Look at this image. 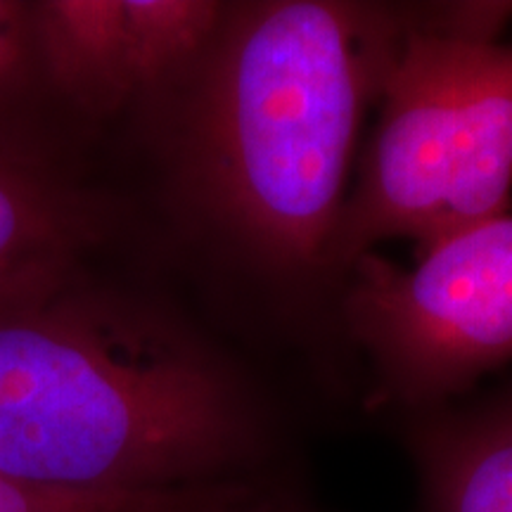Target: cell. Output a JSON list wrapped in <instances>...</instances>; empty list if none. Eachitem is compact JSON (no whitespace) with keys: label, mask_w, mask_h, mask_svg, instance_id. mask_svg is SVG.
I'll return each mask as SVG.
<instances>
[{"label":"cell","mask_w":512,"mask_h":512,"mask_svg":"<svg viewBox=\"0 0 512 512\" xmlns=\"http://www.w3.org/2000/svg\"><path fill=\"white\" fill-rule=\"evenodd\" d=\"M427 3L261 0L128 117L174 233L285 292L339 287L332 247L366 114Z\"/></svg>","instance_id":"6da1fadb"},{"label":"cell","mask_w":512,"mask_h":512,"mask_svg":"<svg viewBox=\"0 0 512 512\" xmlns=\"http://www.w3.org/2000/svg\"><path fill=\"white\" fill-rule=\"evenodd\" d=\"M264 394L183 313L91 266L0 309V475L169 494L268 472Z\"/></svg>","instance_id":"7a4b0ae2"},{"label":"cell","mask_w":512,"mask_h":512,"mask_svg":"<svg viewBox=\"0 0 512 512\" xmlns=\"http://www.w3.org/2000/svg\"><path fill=\"white\" fill-rule=\"evenodd\" d=\"M432 12L427 3L384 79L332 247L339 287L384 240H413L422 252L512 211V43L432 29Z\"/></svg>","instance_id":"3957f363"},{"label":"cell","mask_w":512,"mask_h":512,"mask_svg":"<svg viewBox=\"0 0 512 512\" xmlns=\"http://www.w3.org/2000/svg\"><path fill=\"white\" fill-rule=\"evenodd\" d=\"M339 290L377 403L415 415L458 401L512 366V211L422 249L411 268L366 252Z\"/></svg>","instance_id":"277c9868"},{"label":"cell","mask_w":512,"mask_h":512,"mask_svg":"<svg viewBox=\"0 0 512 512\" xmlns=\"http://www.w3.org/2000/svg\"><path fill=\"white\" fill-rule=\"evenodd\" d=\"M128 221L83 162L0 155V309L95 266Z\"/></svg>","instance_id":"5b68a950"},{"label":"cell","mask_w":512,"mask_h":512,"mask_svg":"<svg viewBox=\"0 0 512 512\" xmlns=\"http://www.w3.org/2000/svg\"><path fill=\"white\" fill-rule=\"evenodd\" d=\"M36 55L64 121L91 143L136 105L124 0H31Z\"/></svg>","instance_id":"8992f818"},{"label":"cell","mask_w":512,"mask_h":512,"mask_svg":"<svg viewBox=\"0 0 512 512\" xmlns=\"http://www.w3.org/2000/svg\"><path fill=\"white\" fill-rule=\"evenodd\" d=\"M422 512H512V373L479 396L406 415Z\"/></svg>","instance_id":"52a82bcc"},{"label":"cell","mask_w":512,"mask_h":512,"mask_svg":"<svg viewBox=\"0 0 512 512\" xmlns=\"http://www.w3.org/2000/svg\"><path fill=\"white\" fill-rule=\"evenodd\" d=\"M83 145L43 83L31 0H0V155L81 162Z\"/></svg>","instance_id":"ba28073f"},{"label":"cell","mask_w":512,"mask_h":512,"mask_svg":"<svg viewBox=\"0 0 512 512\" xmlns=\"http://www.w3.org/2000/svg\"><path fill=\"white\" fill-rule=\"evenodd\" d=\"M228 10L230 3L219 0H124L133 112L181 81L207 55Z\"/></svg>","instance_id":"9c48e42d"},{"label":"cell","mask_w":512,"mask_h":512,"mask_svg":"<svg viewBox=\"0 0 512 512\" xmlns=\"http://www.w3.org/2000/svg\"><path fill=\"white\" fill-rule=\"evenodd\" d=\"M197 489L169 491V494L83 496L38 489L0 475V512H181Z\"/></svg>","instance_id":"30bf717a"},{"label":"cell","mask_w":512,"mask_h":512,"mask_svg":"<svg viewBox=\"0 0 512 512\" xmlns=\"http://www.w3.org/2000/svg\"><path fill=\"white\" fill-rule=\"evenodd\" d=\"M181 512H316L290 484L271 472L204 486Z\"/></svg>","instance_id":"8fae6325"}]
</instances>
